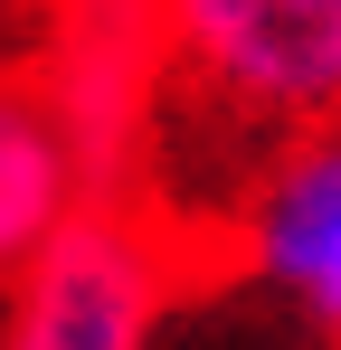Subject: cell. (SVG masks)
Here are the masks:
<instances>
[{
  "instance_id": "cell-3",
  "label": "cell",
  "mask_w": 341,
  "mask_h": 350,
  "mask_svg": "<svg viewBox=\"0 0 341 350\" xmlns=\"http://www.w3.org/2000/svg\"><path fill=\"white\" fill-rule=\"evenodd\" d=\"M29 76L57 105L95 199H133L162 114V0H38Z\"/></svg>"
},
{
  "instance_id": "cell-4",
  "label": "cell",
  "mask_w": 341,
  "mask_h": 350,
  "mask_svg": "<svg viewBox=\"0 0 341 350\" xmlns=\"http://www.w3.org/2000/svg\"><path fill=\"white\" fill-rule=\"evenodd\" d=\"M227 246L303 322L341 332V123L284 142L275 161L247 180V199L227 218Z\"/></svg>"
},
{
  "instance_id": "cell-5",
  "label": "cell",
  "mask_w": 341,
  "mask_h": 350,
  "mask_svg": "<svg viewBox=\"0 0 341 350\" xmlns=\"http://www.w3.org/2000/svg\"><path fill=\"white\" fill-rule=\"evenodd\" d=\"M86 199H95V180H86V161H76L57 105L38 95L29 57L19 66L0 57V284H10Z\"/></svg>"
},
{
  "instance_id": "cell-1",
  "label": "cell",
  "mask_w": 341,
  "mask_h": 350,
  "mask_svg": "<svg viewBox=\"0 0 341 350\" xmlns=\"http://www.w3.org/2000/svg\"><path fill=\"white\" fill-rule=\"evenodd\" d=\"M332 123H341V0H162L152 152L199 142L247 199V180L284 142L332 133Z\"/></svg>"
},
{
  "instance_id": "cell-2",
  "label": "cell",
  "mask_w": 341,
  "mask_h": 350,
  "mask_svg": "<svg viewBox=\"0 0 341 350\" xmlns=\"http://www.w3.org/2000/svg\"><path fill=\"white\" fill-rule=\"evenodd\" d=\"M190 237L142 199H86L0 284V350H152Z\"/></svg>"
}]
</instances>
